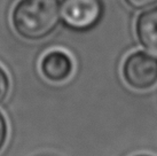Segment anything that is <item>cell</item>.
Returning a JSON list of instances; mask_svg holds the SVG:
<instances>
[{
  "mask_svg": "<svg viewBox=\"0 0 157 156\" xmlns=\"http://www.w3.org/2000/svg\"><path fill=\"white\" fill-rule=\"evenodd\" d=\"M132 156H155V155L147 154V153H139V154H134V155H132Z\"/></svg>",
  "mask_w": 157,
  "mask_h": 156,
  "instance_id": "obj_9",
  "label": "cell"
},
{
  "mask_svg": "<svg viewBox=\"0 0 157 156\" xmlns=\"http://www.w3.org/2000/svg\"><path fill=\"white\" fill-rule=\"evenodd\" d=\"M38 156H54V155H49V154H44V155H38Z\"/></svg>",
  "mask_w": 157,
  "mask_h": 156,
  "instance_id": "obj_10",
  "label": "cell"
},
{
  "mask_svg": "<svg viewBox=\"0 0 157 156\" xmlns=\"http://www.w3.org/2000/svg\"><path fill=\"white\" fill-rule=\"evenodd\" d=\"M10 23L24 40L40 41L52 35L60 23L59 0H18L12 9Z\"/></svg>",
  "mask_w": 157,
  "mask_h": 156,
  "instance_id": "obj_1",
  "label": "cell"
},
{
  "mask_svg": "<svg viewBox=\"0 0 157 156\" xmlns=\"http://www.w3.org/2000/svg\"><path fill=\"white\" fill-rule=\"evenodd\" d=\"M105 15L103 0H61V22L69 30L87 32L100 24Z\"/></svg>",
  "mask_w": 157,
  "mask_h": 156,
  "instance_id": "obj_2",
  "label": "cell"
},
{
  "mask_svg": "<svg viewBox=\"0 0 157 156\" xmlns=\"http://www.w3.org/2000/svg\"><path fill=\"white\" fill-rule=\"evenodd\" d=\"M8 135H9L8 122H7L4 114L0 111V154L2 153L4 148L7 145Z\"/></svg>",
  "mask_w": 157,
  "mask_h": 156,
  "instance_id": "obj_7",
  "label": "cell"
},
{
  "mask_svg": "<svg viewBox=\"0 0 157 156\" xmlns=\"http://www.w3.org/2000/svg\"><path fill=\"white\" fill-rule=\"evenodd\" d=\"M10 78L7 71L4 69L2 65H0V104L8 98L10 92Z\"/></svg>",
  "mask_w": 157,
  "mask_h": 156,
  "instance_id": "obj_6",
  "label": "cell"
},
{
  "mask_svg": "<svg viewBox=\"0 0 157 156\" xmlns=\"http://www.w3.org/2000/svg\"><path fill=\"white\" fill-rule=\"evenodd\" d=\"M122 78L136 92H147L157 85V57L144 51H135L123 61Z\"/></svg>",
  "mask_w": 157,
  "mask_h": 156,
  "instance_id": "obj_3",
  "label": "cell"
},
{
  "mask_svg": "<svg viewBox=\"0 0 157 156\" xmlns=\"http://www.w3.org/2000/svg\"><path fill=\"white\" fill-rule=\"evenodd\" d=\"M135 36L139 44L153 55H157V6L144 9L134 23Z\"/></svg>",
  "mask_w": 157,
  "mask_h": 156,
  "instance_id": "obj_5",
  "label": "cell"
},
{
  "mask_svg": "<svg viewBox=\"0 0 157 156\" xmlns=\"http://www.w3.org/2000/svg\"><path fill=\"white\" fill-rule=\"evenodd\" d=\"M126 6L134 10H144L157 4V0H123Z\"/></svg>",
  "mask_w": 157,
  "mask_h": 156,
  "instance_id": "obj_8",
  "label": "cell"
},
{
  "mask_svg": "<svg viewBox=\"0 0 157 156\" xmlns=\"http://www.w3.org/2000/svg\"><path fill=\"white\" fill-rule=\"evenodd\" d=\"M75 63L71 55L63 49H51L39 61V71L49 83L61 84L74 74Z\"/></svg>",
  "mask_w": 157,
  "mask_h": 156,
  "instance_id": "obj_4",
  "label": "cell"
}]
</instances>
